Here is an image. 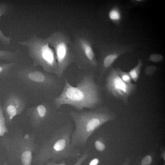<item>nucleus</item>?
<instances>
[{
    "instance_id": "1",
    "label": "nucleus",
    "mask_w": 165,
    "mask_h": 165,
    "mask_svg": "<svg viewBox=\"0 0 165 165\" xmlns=\"http://www.w3.org/2000/svg\"><path fill=\"white\" fill-rule=\"evenodd\" d=\"M86 72L75 86L65 79L61 93L53 100V104L57 108L68 105L81 111L100 106L102 103L101 89L95 81V71Z\"/></svg>"
},
{
    "instance_id": "2",
    "label": "nucleus",
    "mask_w": 165,
    "mask_h": 165,
    "mask_svg": "<svg viewBox=\"0 0 165 165\" xmlns=\"http://www.w3.org/2000/svg\"><path fill=\"white\" fill-rule=\"evenodd\" d=\"M72 128L70 124L56 130L37 149L33 156V164L42 165L51 161L57 162L73 158L76 160L82 155L71 143Z\"/></svg>"
},
{
    "instance_id": "3",
    "label": "nucleus",
    "mask_w": 165,
    "mask_h": 165,
    "mask_svg": "<svg viewBox=\"0 0 165 165\" xmlns=\"http://www.w3.org/2000/svg\"><path fill=\"white\" fill-rule=\"evenodd\" d=\"M70 114L75 126L71 135V143L76 148L84 146L95 130L116 118V114L105 106L88 110H72Z\"/></svg>"
},
{
    "instance_id": "4",
    "label": "nucleus",
    "mask_w": 165,
    "mask_h": 165,
    "mask_svg": "<svg viewBox=\"0 0 165 165\" xmlns=\"http://www.w3.org/2000/svg\"><path fill=\"white\" fill-rule=\"evenodd\" d=\"M34 134H24L20 130L2 137L1 144L12 165H32L33 154L37 149Z\"/></svg>"
},
{
    "instance_id": "5",
    "label": "nucleus",
    "mask_w": 165,
    "mask_h": 165,
    "mask_svg": "<svg viewBox=\"0 0 165 165\" xmlns=\"http://www.w3.org/2000/svg\"><path fill=\"white\" fill-rule=\"evenodd\" d=\"M18 43L27 48L33 61L32 66H41L44 72L57 75L58 67L54 52L45 38L34 34L26 41Z\"/></svg>"
},
{
    "instance_id": "6",
    "label": "nucleus",
    "mask_w": 165,
    "mask_h": 165,
    "mask_svg": "<svg viewBox=\"0 0 165 165\" xmlns=\"http://www.w3.org/2000/svg\"><path fill=\"white\" fill-rule=\"evenodd\" d=\"M74 63L86 72L97 70L98 62L93 48L94 41L90 32L85 29L77 31L72 40Z\"/></svg>"
},
{
    "instance_id": "7",
    "label": "nucleus",
    "mask_w": 165,
    "mask_h": 165,
    "mask_svg": "<svg viewBox=\"0 0 165 165\" xmlns=\"http://www.w3.org/2000/svg\"><path fill=\"white\" fill-rule=\"evenodd\" d=\"M16 75L23 84L35 90L51 92L58 90L61 86L59 80L61 79L33 66L19 69L16 71Z\"/></svg>"
},
{
    "instance_id": "8",
    "label": "nucleus",
    "mask_w": 165,
    "mask_h": 165,
    "mask_svg": "<svg viewBox=\"0 0 165 165\" xmlns=\"http://www.w3.org/2000/svg\"><path fill=\"white\" fill-rule=\"evenodd\" d=\"M45 38L54 50L58 67L57 75L61 79L67 68L74 63L72 40L61 31H55Z\"/></svg>"
},
{
    "instance_id": "9",
    "label": "nucleus",
    "mask_w": 165,
    "mask_h": 165,
    "mask_svg": "<svg viewBox=\"0 0 165 165\" xmlns=\"http://www.w3.org/2000/svg\"><path fill=\"white\" fill-rule=\"evenodd\" d=\"M106 77L105 88L108 93L128 104L129 97L136 90L137 86L132 83H127L121 78L116 68L111 67Z\"/></svg>"
},
{
    "instance_id": "10",
    "label": "nucleus",
    "mask_w": 165,
    "mask_h": 165,
    "mask_svg": "<svg viewBox=\"0 0 165 165\" xmlns=\"http://www.w3.org/2000/svg\"><path fill=\"white\" fill-rule=\"evenodd\" d=\"M26 106L25 100L20 95L15 92L10 93L2 106L6 125L11 124L14 118L21 114Z\"/></svg>"
},
{
    "instance_id": "11",
    "label": "nucleus",
    "mask_w": 165,
    "mask_h": 165,
    "mask_svg": "<svg viewBox=\"0 0 165 165\" xmlns=\"http://www.w3.org/2000/svg\"><path fill=\"white\" fill-rule=\"evenodd\" d=\"M27 113L31 126L39 127L48 119L52 115V110L47 103H43L27 109Z\"/></svg>"
},
{
    "instance_id": "12",
    "label": "nucleus",
    "mask_w": 165,
    "mask_h": 165,
    "mask_svg": "<svg viewBox=\"0 0 165 165\" xmlns=\"http://www.w3.org/2000/svg\"><path fill=\"white\" fill-rule=\"evenodd\" d=\"M124 52L117 51L108 46L100 52L98 60L97 70L99 72L98 79L100 80L112 67L115 61Z\"/></svg>"
},
{
    "instance_id": "13",
    "label": "nucleus",
    "mask_w": 165,
    "mask_h": 165,
    "mask_svg": "<svg viewBox=\"0 0 165 165\" xmlns=\"http://www.w3.org/2000/svg\"><path fill=\"white\" fill-rule=\"evenodd\" d=\"M10 3L6 1H0V19L3 15L9 13L11 9ZM12 38L5 36L0 29V42L3 44L9 46L11 43Z\"/></svg>"
},
{
    "instance_id": "14",
    "label": "nucleus",
    "mask_w": 165,
    "mask_h": 165,
    "mask_svg": "<svg viewBox=\"0 0 165 165\" xmlns=\"http://www.w3.org/2000/svg\"><path fill=\"white\" fill-rule=\"evenodd\" d=\"M19 55L18 50L10 51L0 50V60H4L9 62H15Z\"/></svg>"
},
{
    "instance_id": "15",
    "label": "nucleus",
    "mask_w": 165,
    "mask_h": 165,
    "mask_svg": "<svg viewBox=\"0 0 165 165\" xmlns=\"http://www.w3.org/2000/svg\"><path fill=\"white\" fill-rule=\"evenodd\" d=\"M15 62L0 64V79H4L8 77L15 65Z\"/></svg>"
},
{
    "instance_id": "16",
    "label": "nucleus",
    "mask_w": 165,
    "mask_h": 165,
    "mask_svg": "<svg viewBox=\"0 0 165 165\" xmlns=\"http://www.w3.org/2000/svg\"><path fill=\"white\" fill-rule=\"evenodd\" d=\"M89 155L87 150L80 157L76 160L75 163L71 165L67 164L64 162H62L59 163H57L56 162L50 161L42 165H82L83 162L88 157Z\"/></svg>"
},
{
    "instance_id": "17",
    "label": "nucleus",
    "mask_w": 165,
    "mask_h": 165,
    "mask_svg": "<svg viewBox=\"0 0 165 165\" xmlns=\"http://www.w3.org/2000/svg\"><path fill=\"white\" fill-rule=\"evenodd\" d=\"M142 66V61L139 59L136 66L128 72L131 80L135 82H137L138 79Z\"/></svg>"
},
{
    "instance_id": "18",
    "label": "nucleus",
    "mask_w": 165,
    "mask_h": 165,
    "mask_svg": "<svg viewBox=\"0 0 165 165\" xmlns=\"http://www.w3.org/2000/svg\"><path fill=\"white\" fill-rule=\"evenodd\" d=\"M6 125L2 111V106L0 103V138L2 137L9 133V130Z\"/></svg>"
},
{
    "instance_id": "19",
    "label": "nucleus",
    "mask_w": 165,
    "mask_h": 165,
    "mask_svg": "<svg viewBox=\"0 0 165 165\" xmlns=\"http://www.w3.org/2000/svg\"><path fill=\"white\" fill-rule=\"evenodd\" d=\"M109 17L112 21L117 22L120 20L121 15L119 10L117 9L114 8L109 11Z\"/></svg>"
},
{
    "instance_id": "20",
    "label": "nucleus",
    "mask_w": 165,
    "mask_h": 165,
    "mask_svg": "<svg viewBox=\"0 0 165 165\" xmlns=\"http://www.w3.org/2000/svg\"><path fill=\"white\" fill-rule=\"evenodd\" d=\"M116 69L122 79L127 83H131L132 80L128 72L123 71L120 68L117 67Z\"/></svg>"
},
{
    "instance_id": "21",
    "label": "nucleus",
    "mask_w": 165,
    "mask_h": 165,
    "mask_svg": "<svg viewBox=\"0 0 165 165\" xmlns=\"http://www.w3.org/2000/svg\"><path fill=\"white\" fill-rule=\"evenodd\" d=\"M163 57L162 55L153 53L150 55L148 60L154 63H159L163 61Z\"/></svg>"
},
{
    "instance_id": "22",
    "label": "nucleus",
    "mask_w": 165,
    "mask_h": 165,
    "mask_svg": "<svg viewBox=\"0 0 165 165\" xmlns=\"http://www.w3.org/2000/svg\"><path fill=\"white\" fill-rule=\"evenodd\" d=\"M157 69V68L155 65H148L145 69L144 73L146 75L148 76H151L153 75L155 73Z\"/></svg>"
},
{
    "instance_id": "23",
    "label": "nucleus",
    "mask_w": 165,
    "mask_h": 165,
    "mask_svg": "<svg viewBox=\"0 0 165 165\" xmlns=\"http://www.w3.org/2000/svg\"><path fill=\"white\" fill-rule=\"evenodd\" d=\"M94 145L96 149L99 151H103L105 148V144L101 141L99 140H97L95 141Z\"/></svg>"
},
{
    "instance_id": "24",
    "label": "nucleus",
    "mask_w": 165,
    "mask_h": 165,
    "mask_svg": "<svg viewBox=\"0 0 165 165\" xmlns=\"http://www.w3.org/2000/svg\"><path fill=\"white\" fill-rule=\"evenodd\" d=\"M152 161V156L150 155H147L145 156L142 160L141 165H151Z\"/></svg>"
},
{
    "instance_id": "25",
    "label": "nucleus",
    "mask_w": 165,
    "mask_h": 165,
    "mask_svg": "<svg viewBox=\"0 0 165 165\" xmlns=\"http://www.w3.org/2000/svg\"><path fill=\"white\" fill-rule=\"evenodd\" d=\"M130 159L129 158H127L122 165H130Z\"/></svg>"
},
{
    "instance_id": "26",
    "label": "nucleus",
    "mask_w": 165,
    "mask_h": 165,
    "mask_svg": "<svg viewBox=\"0 0 165 165\" xmlns=\"http://www.w3.org/2000/svg\"><path fill=\"white\" fill-rule=\"evenodd\" d=\"M161 158L164 160L165 161V152H163L161 153Z\"/></svg>"
},
{
    "instance_id": "27",
    "label": "nucleus",
    "mask_w": 165,
    "mask_h": 165,
    "mask_svg": "<svg viewBox=\"0 0 165 165\" xmlns=\"http://www.w3.org/2000/svg\"><path fill=\"white\" fill-rule=\"evenodd\" d=\"M0 165H8V164L7 162H4L2 164H0Z\"/></svg>"
}]
</instances>
